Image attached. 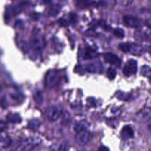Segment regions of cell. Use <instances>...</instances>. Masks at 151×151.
Instances as JSON below:
<instances>
[{"mask_svg": "<svg viewBox=\"0 0 151 151\" xmlns=\"http://www.w3.org/2000/svg\"><path fill=\"white\" fill-rule=\"evenodd\" d=\"M41 143V139L39 137H30L22 142L17 147L18 150H30L39 145Z\"/></svg>", "mask_w": 151, "mask_h": 151, "instance_id": "6da1fadb", "label": "cell"}, {"mask_svg": "<svg viewBox=\"0 0 151 151\" xmlns=\"http://www.w3.org/2000/svg\"><path fill=\"white\" fill-rule=\"evenodd\" d=\"M62 109L60 106L55 105L49 107L47 110V117L51 122L57 120L61 115Z\"/></svg>", "mask_w": 151, "mask_h": 151, "instance_id": "7a4b0ae2", "label": "cell"}, {"mask_svg": "<svg viewBox=\"0 0 151 151\" xmlns=\"http://www.w3.org/2000/svg\"><path fill=\"white\" fill-rule=\"evenodd\" d=\"M137 72V62L134 59H131L126 63L124 66L123 74L126 77H129L131 75H134Z\"/></svg>", "mask_w": 151, "mask_h": 151, "instance_id": "3957f363", "label": "cell"}, {"mask_svg": "<svg viewBox=\"0 0 151 151\" xmlns=\"http://www.w3.org/2000/svg\"><path fill=\"white\" fill-rule=\"evenodd\" d=\"M123 22L127 27L132 28L139 27L142 25V20L137 16H125L123 17Z\"/></svg>", "mask_w": 151, "mask_h": 151, "instance_id": "277c9868", "label": "cell"}, {"mask_svg": "<svg viewBox=\"0 0 151 151\" xmlns=\"http://www.w3.org/2000/svg\"><path fill=\"white\" fill-rule=\"evenodd\" d=\"M58 80V75L57 72L55 70H50L49 71L48 73L47 74L45 79V83L47 87L55 86L57 84Z\"/></svg>", "mask_w": 151, "mask_h": 151, "instance_id": "5b68a950", "label": "cell"}, {"mask_svg": "<svg viewBox=\"0 0 151 151\" xmlns=\"http://www.w3.org/2000/svg\"><path fill=\"white\" fill-rule=\"evenodd\" d=\"M136 118L139 121H148L151 119V106L146 107L136 114Z\"/></svg>", "mask_w": 151, "mask_h": 151, "instance_id": "8992f818", "label": "cell"}, {"mask_svg": "<svg viewBox=\"0 0 151 151\" xmlns=\"http://www.w3.org/2000/svg\"><path fill=\"white\" fill-rule=\"evenodd\" d=\"M75 139H76V142L78 145H80L81 146H84L89 139V135H88V131L86 130L78 131Z\"/></svg>", "mask_w": 151, "mask_h": 151, "instance_id": "52a82bcc", "label": "cell"}, {"mask_svg": "<svg viewBox=\"0 0 151 151\" xmlns=\"http://www.w3.org/2000/svg\"><path fill=\"white\" fill-rule=\"evenodd\" d=\"M30 47L35 51H41L43 47V42L41 37L38 35H35L30 40Z\"/></svg>", "mask_w": 151, "mask_h": 151, "instance_id": "ba28073f", "label": "cell"}, {"mask_svg": "<svg viewBox=\"0 0 151 151\" xmlns=\"http://www.w3.org/2000/svg\"><path fill=\"white\" fill-rule=\"evenodd\" d=\"M120 136L122 139L124 141H127V140L132 139L134 137V130L132 129L130 125H125L123 127L120 132Z\"/></svg>", "mask_w": 151, "mask_h": 151, "instance_id": "9c48e42d", "label": "cell"}, {"mask_svg": "<svg viewBox=\"0 0 151 151\" xmlns=\"http://www.w3.org/2000/svg\"><path fill=\"white\" fill-rule=\"evenodd\" d=\"M104 60L106 63H111V64L116 65V66H119L121 63L120 59L119 58L117 55L113 53H106L103 56Z\"/></svg>", "mask_w": 151, "mask_h": 151, "instance_id": "30bf717a", "label": "cell"}, {"mask_svg": "<svg viewBox=\"0 0 151 151\" xmlns=\"http://www.w3.org/2000/svg\"><path fill=\"white\" fill-rule=\"evenodd\" d=\"M102 65L99 62L88 63L85 66V70L89 73H100Z\"/></svg>", "mask_w": 151, "mask_h": 151, "instance_id": "8fae6325", "label": "cell"}, {"mask_svg": "<svg viewBox=\"0 0 151 151\" xmlns=\"http://www.w3.org/2000/svg\"><path fill=\"white\" fill-rule=\"evenodd\" d=\"M90 126L89 122H88L87 120H81L78 121L74 125V130L77 132L81 131H84V130H86L88 127Z\"/></svg>", "mask_w": 151, "mask_h": 151, "instance_id": "7c38bea8", "label": "cell"}, {"mask_svg": "<svg viewBox=\"0 0 151 151\" xmlns=\"http://www.w3.org/2000/svg\"><path fill=\"white\" fill-rule=\"evenodd\" d=\"M143 52V49L139 44H131V48L130 52L134 55H140Z\"/></svg>", "mask_w": 151, "mask_h": 151, "instance_id": "4fadbf2b", "label": "cell"}, {"mask_svg": "<svg viewBox=\"0 0 151 151\" xmlns=\"http://www.w3.org/2000/svg\"><path fill=\"white\" fill-rule=\"evenodd\" d=\"M60 9H61V6L58 4H55L51 6V7L50 8L49 10V16L52 17V16H56L60 11Z\"/></svg>", "mask_w": 151, "mask_h": 151, "instance_id": "5bb4252c", "label": "cell"}, {"mask_svg": "<svg viewBox=\"0 0 151 151\" xmlns=\"http://www.w3.org/2000/svg\"><path fill=\"white\" fill-rule=\"evenodd\" d=\"M34 100L38 103V105H41L44 100V97H43L42 92L41 91H36L33 94Z\"/></svg>", "mask_w": 151, "mask_h": 151, "instance_id": "9a60e30c", "label": "cell"}, {"mask_svg": "<svg viewBox=\"0 0 151 151\" xmlns=\"http://www.w3.org/2000/svg\"><path fill=\"white\" fill-rule=\"evenodd\" d=\"M7 119H8L9 122H13V123H20L21 121H22V118L17 114H10L7 116Z\"/></svg>", "mask_w": 151, "mask_h": 151, "instance_id": "2e32d148", "label": "cell"}, {"mask_svg": "<svg viewBox=\"0 0 151 151\" xmlns=\"http://www.w3.org/2000/svg\"><path fill=\"white\" fill-rule=\"evenodd\" d=\"M141 75L145 78H150L151 76V67L149 66H143L141 68Z\"/></svg>", "mask_w": 151, "mask_h": 151, "instance_id": "e0dca14e", "label": "cell"}, {"mask_svg": "<svg viewBox=\"0 0 151 151\" xmlns=\"http://www.w3.org/2000/svg\"><path fill=\"white\" fill-rule=\"evenodd\" d=\"M116 97H117V99L120 100H129L130 97V94L126 92H123V91H116Z\"/></svg>", "mask_w": 151, "mask_h": 151, "instance_id": "ac0fdd59", "label": "cell"}, {"mask_svg": "<svg viewBox=\"0 0 151 151\" xmlns=\"http://www.w3.org/2000/svg\"><path fill=\"white\" fill-rule=\"evenodd\" d=\"M40 125H41V122H40L38 119H34L29 121V123H28V127H29V128H30V129L35 130L39 127Z\"/></svg>", "mask_w": 151, "mask_h": 151, "instance_id": "d6986e66", "label": "cell"}, {"mask_svg": "<svg viewBox=\"0 0 151 151\" xmlns=\"http://www.w3.org/2000/svg\"><path fill=\"white\" fill-rule=\"evenodd\" d=\"M92 0H78L77 1V6L80 8H85L88 5H90Z\"/></svg>", "mask_w": 151, "mask_h": 151, "instance_id": "ffe728a7", "label": "cell"}, {"mask_svg": "<svg viewBox=\"0 0 151 151\" xmlns=\"http://www.w3.org/2000/svg\"><path fill=\"white\" fill-rule=\"evenodd\" d=\"M96 52L93 50H90V49H86L84 52V58L85 59H90L93 58L96 56Z\"/></svg>", "mask_w": 151, "mask_h": 151, "instance_id": "44dd1931", "label": "cell"}, {"mask_svg": "<svg viewBox=\"0 0 151 151\" xmlns=\"http://www.w3.org/2000/svg\"><path fill=\"white\" fill-rule=\"evenodd\" d=\"M116 76V71L114 68L110 67L107 71V77L109 79L114 80Z\"/></svg>", "mask_w": 151, "mask_h": 151, "instance_id": "7402d4cb", "label": "cell"}, {"mask_svg": "<svg viewBox=\"0 0 151 151\" xmlns=\"http://www.w3.org/2000/svg\"><path fill=\"white\" fill-rule=\"evenodd\" d=\"M131 44L129 43H121L119 45V49L124 52H129Z\"/></svg>", "mask_w": 151, "mask_h": 151, "instance_id": "603a6c76", "label": "cell"}, {"mask_svg": "<svg viewBox=\"0 0 151 151\" xmlns=\"http://www.w3.org/2000/svg\"><path fill=\"white\" fill-rule=\"evenodd\" d=\"M10 142V139L7 137V136H4V134H1V147H6L9 145Z\"/></svg>", "mask_w": 151, "mask_h": 151, "instance_id": "cb8c5ba5", "label": "cell"}, {"mask_svg": "<svg viewBox=\"0 0 151 151\" xmlns=\"http://www.w3.org/2000/svg\"><path fill=\"white\" fill-rule=\"evenodd\" d=\"M114 34L116 37L119 38H123L125 37V32L122 28H116L114 30Z\"/></svg>", "mask_w": 151, "mask_h": 151, "instance_id": "d4e9b609", "label": "cell"}, {"mask_svg": "<svg viewBox=\"0 0 151 151\" xmlns=\"http://www.w3.org/2000/svg\"><path fill=\"white\" fill-rule=\"evenodd\" d=\"M134 0H115L117 4H120V5L124 6V7H128L132 4Z\"/></svg>", "mask_w": 151, "mask_h": 151, "instance_id": "484cf974", "label": "cell"}, {"mask_svg": "<svg viewBox=\"0 0 151 151\" xmlns=\"http://www.w3.org/2000/svg\"><path fill=\"white\" fill-rule=\"evenodd\" d=\"M59 24H60V26H67L68 25V22L64 19H60L59 20Z\"/></svg>", "mask_w": 151, "mask_h": 151, "instance_id": "4316f807", "label": "cell"}, {"mask_svg": "<svg viewBox=\"0 0 151 151\" xmlns=\"http://www.w3.org/2000/svg\"><path fill=\"white\" fill-rule=\"evenodd\" d=\"M87 103H88V105H89L90 106H94V104H95V100L93 98H89L87 100Z\"/></svg>", "mask_w": 151, "mask_h": 151, "instance_id": "83f0119b", "label": "cell"}, {"mask_svg": "<svg viewBox=\"0 0 151 151\" xmlns=\"http://www.w3.org/2000/svg\"><path fill=\"white\" fill-rule=\"evenodd\" d=\"M147 51L148 52L150 53V54L151 55V46H149V47H147Z\"/></svg>", "mask_w": 151, "mask_h": 151, "instance_id": "f1b7e54d", "label": "cell"}, {"mask_svg": "<svg viewBox=\"0 0 151 151\" xmlns=\"http://www.w3.org/2000/svg\"><path fill=\"white\" fill-rule=\"evenodd\" d=\"M148 129H149V131H150V132H151V125H149V126H148Z\"/></svg>", "mask_w": 151, "mask_h": 151, "instance_id": "f546056e", "label": "cell"}, {"mask_svg": "<svg viewBox=\"0 0 151 151\" xmlns=\"http://www.w3.org/2000/svg\"><path fill=\"white\" fill-rule=\"evenodd\" d=\"M149 82H150V83L151 84V76L149 78Z\"/></svg>", "mask_w": 151, "mask_h": 151, "instance_id": "4dcf8cb0", "label": "cell"}, {"mask_svg": "<svg viewBox=\"0 0 151 151\" xmlns=\"http://www.w3.org/2000/svg\"><path fill=\"white\" fill-rule=\"evenodd\" d=\"M101 1H107V0H101Z\"/></svg>", "mask_w": 151, "mask_h": 151, "instance_id": "1f68e13d", "label": "cell"}, {"mask_svg": "<svg viewBox=\"0 0 151 151\" xmlns=\"http://www.w3.org/2000/svg\"><path fill=\"white\" fill-rule=\"evenodd\" d=\"M149 11H150V13H151V7H150V9H149Z\"/></svg>", "mask_w": 151, "mask_h": 151, "instance_id": "d6a6232c", "label": "cell"}, {"mask_svg": "<svg viewBox=\"0 0 151 151\" xmlns=\"http://www.w3.org/2000/svg\"><path fill=\"white\" fill-rule=\"evenodd\" d=\"M150 1H151V0H150Z\"/></svg>", "mask_w": 151, "mask_h": 151, "instance_id": "836d02e7", "label": "cell"}]
</instances>
